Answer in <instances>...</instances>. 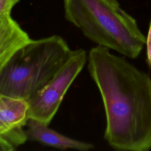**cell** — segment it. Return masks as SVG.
Here are the masks:
<instances>
[{
    "label": "cell",
    "instance_id": "6da1fadb",
    "mask_svg": "<svg viewBox=\"0 0 151 151\" xmlns=\"http://www.w3.org/2000/svg\"><path fill=\"white\" fill-rule=\"evenodd\" d=\"M87 68L100 93L106 115L104 138L118 151L151 149V77L125 57L97 45Z\"/></svg>",
    "mask_w": 151,
    "mask_h": 151
},
{
    "label": "cell",
    "instance_id": "7a4b0ae2",
    "mask_svg": "<svg viewBox=\"0 0 151 151\" xmlns=\"http://www.w3.org/2000/svg\"><path fill=\"white\" fill-rule=\"evenodd\" d=\"M65 19L97 45L135 59L146 37L116 0H64Z\"/></svg>",
    "mask_w": 151,
    "mask_h": 151
},
{
    "label": "cell",
    "instance_id": "3957f363",
    "mask_svg": "<svg viewBox=\"0 0 151 151\" xmlns=\"http://www.w3.org/2000/svg\"><path fill=\"white\" fill-rule=\"evenodd\" d=\"M72 52L59 35L31 40L0 67V94L28 100L54 77Z\"/></svg>",
    "mask_w": 151,
    "mask_h": 151
},
{
    "label": "cell",
    "instance_id": "277c9868",
    "mask_svg": "<svg viewBox=\"0 0 151 151\" xmlns=\"http://www.w3.org/2000/svg\"><path fill=\"white\" fill-rule=\"evenodd\" d=\"M86 50L78 48L72 54L54 77L27 101L29 118L50 125L65 94L87 62Z\"/></svg>",
    "mask_w": 151,
    "mask_h": 151
},
{
    "label": "cell",
    "instance_id": "5b68a950",
    "mask_svg": "<svg viewBox=\"0 0 151 151\" xmlns=\"http://www.w3.org/2000/svg\"><path fill=\"white\" fill-rule=\"evenodd\" d=\"M29 119V106L27 100L1 96L0 136L15 149L28 140L24 127Z\"/></svg>",
    "mask_w": 151,
    "mask_h": 151
},
{
    "label": "cell",
    "instance_id": "8992f818",
    "mask_svg": "<svg viewBox=\"0 0 151 151\" xmlns=\"http://www.w3.org/2000/svg\"><path fill=\"white\" fill-rule=\"evenodd\" d=\"M25 130L28 140L37 142L42 145L61 149H73L88 151L94 149V145L63 135L48 127L41 122L29 119Z\"/></svg>",
    "mask_w": 151,
    "mask_h": 151
},
{
    "label": "cell",
    "instance_id": "52a82bcc",
    "mask_svg": "<svg viewBox=\"0 0 151 151\" xmlns=\"http://www.w3.org/2000/svg\"><path fill=\"white\" fill-rule=\"evenodd\" d=\"M31 39L11 14L0 17V67Z\"/></svg>",
    "mask_w": 151,
    "mask_h": 151
},
{
    "label": "cell",
    "instance_id": "ba28073f",
    "mask_svg": "<svg viewBox=\"0 0 151 151\" xmlns=\"http://www.w3.org/2000/svg\"><path fill=\"white\" fill-rule=\"evenodd\" d=\"M20 0H0V17L5 14H11L12 8Z\"/></svg>",
    "mask_w": 151,
    "mask_h": 151
},
{
    "label": "cell",
    "instance_id": "9c48e42d",
    "mask_svg": "<svg viewBox=\"0 0 151 151\" xmlns=\"http://www.w3.org/2000/svg\"><path fill=\"white\" fill-rule=\"evenodd\" d=\"M146 63L149 68H151V19L150 21L148 33L146 37Z\"/></svg>",
    "mask_w": 151,
    "mask_h": 151
},
{
    "label": "cell",
    "instance_id": "30bf717a",
    "mask_svg": "<svg viewBox=\"0 0 151 151\" xmlns=\"http://www.w3.org/2000/svg\"><path fill=\"white\" fill-rule=\"evenodd\" d=\"M15 149L13 145L0 136V151H12Z\"/></svg>",
    "mask_w": 151,
    "mask_h": 151
},
{
    "label": "cell",
    "instance_id": "8fae6325",
    "mask_svg": "<svg viewBox=\"0 0 151 151\" xmlns=\"http://www.w3.org/2000/svg\"><path fill=\"white\" fill-rule=\"evenodd\" d=\"M1 96H2V95H1V94H0V98H1Z\"/></svg>",
    "mask_w": 151,
    "mask_h": 151
}]
</instances>
